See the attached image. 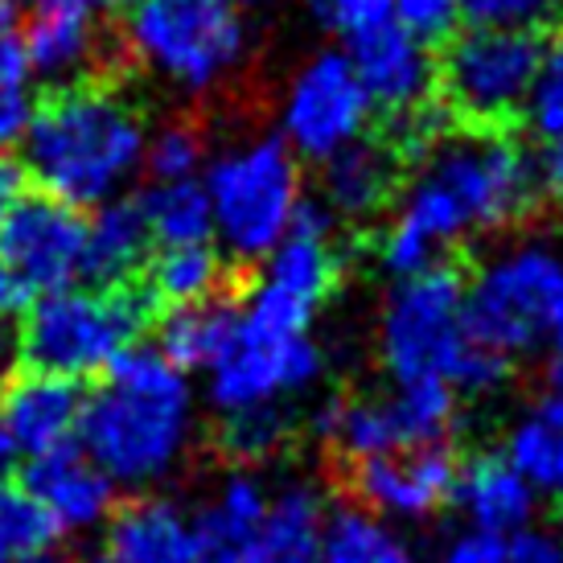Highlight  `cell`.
Wrapping results in <instances>:
<instances>
[{
	"label": "cell",
	"instance_id": "cell-1",
	"mask_svg": "<svg viewBox=\"0 0 563 563\" xmlns=\"http://www.w3.org/2000/svg\"><path fill=\"white\" fill-rule=\"evenodd\" d=\"M539 202V169L501 132L449 136L407 181L378 239V264L399 280L444 267V255L482 231L515 227Z\"/></svg>",
	"mask_w": 563,
	"mask_h": 563
},
{
	"label": "cell",
	"instance_id": "cell-2",
	"mask_svg": "<svg viewBox=\"0 0 563 563\" xmlns=\"http://www.w3.org/2000/svg\"><path fill=\"white\" fill-rule=\"evenodd\" d=\"M194 432L189 378L157 345H128L87 395L75 444L111 485H153L177 470Z\"/></svg>",
	"mask_w": 563,
	"mask_h": 563
},
{
	"label": "cell",
	"instance_id": "cell-3",
	"mask_svg": "<svg viewBox=\"0 0 563 563\" xmlns=\"http://www.w3.org/2000/svg\"><path fill=\"white\" fill-rule=\"evenodd\" d=\"M144 144L148 132L124 95L79 82L58 87V95L37 108L21 141V169L33 177L37 194L54 202L99 210L144 169Z\"/></svg>",
	"mask_w": 563,
	"mask_h": 563
},
{
	"label": "cell",
	"instance_id": "cell-4",
	"mask_svg": "<svg viewBox=\"0 0 563 563\" xmlns=\"http://www.w3.org/2000/svg\"><path fill=\"white\" fill-rule=\"evenodd\" d=\"M378 354L399 383H444L456 395H489L506 387L510 358L473 342L465 325V276L456 267H432L399 280L383 300Z\"/></svg>",
	"mask_w": 563,
	"mask_h": 563
},
{
	"label": "cell",
	"instance_id": "cell-5",
	"mask_svg": "<svg viewBox=\"0 0 563 563\" xmlns=\"http://www.w3.org/2000/svg\"><path fill=\"white\" fill-rule=\"evenodd\" d=\"M157 317L141 284L120 288H63L33 297L25 325L16 333L21 358L30 371L79 383L87 375H108V366L128 345H136L141 329Z\"/></svg>",
	"mask_w": 563,
	"mask_h": 563
},
{
	"label": "cell",
	"instance_id": "cell-6",
	"mask_svg": "<svg viewBox=\"0 0 563 563\" xmlns=\"http://www.w3.org/2000/svg\"><path fill=\"white\" fill-rule=\"evenodd\" d=\"M206 198L214 239L235 260H267L288 235V222L305 198L300 161L280 136H255L227 148L206 169Z\"/></svg>",
	"mask_w": 563,
	"mask_h": 563
},
{
	"label": "cell",
	"instance_id": "cell-7",
	"mask_svg": "<svg viewBox=\"0 0 563 563\" xmlns=\"http://www.w3.org/2000/svg\"><path fill=\"white\" fill-rule=\"evenodd\" d=\"M465 325L473 342L515 362L563 325V255L548 243H515L489 255L465 280Z\"/></svg>",
	"mask_w": 563,
	"mask_h": 563
},
{
	"label": "cell",
	"instance_id": "cell-8",
	"mask_svg": "<svg viewBox=\"0 0 563 563\" xmlns=\"http://www.w3.org/2000/svg\"><path fill=\"white\" fill-rule=\"evenodd\" d=\"M128 42L144 66L186 91H210L247 54L239 0H128Z\"/></svg>",
	"mask_w": 563,
	"mask_h": 563
},
{
	"label": "cell",
	"instance_id": "cell-9",
	"mask_svg": "<svg viewBox=\"0 0 563 563\" xmlns=\"http://www.w3.org/2000/svg\"><path fill=\"white\" fill-rule=\"evenodd\" d=\"M309 428L350 465L387 453L437 449L456 432V391L444 383H399L383 399L329 395L317 404Z\"/></svg>",
	"mask_w": 563,
	"mask_h": 563
},
{
	"label": "cell",
	"instance_id": "cell-10",
	"mask_svg": "<svg viewBox=\"0 0 563 563\" xmlns=\"http://www.w3.org/2000/svg\"><path fill=\"white\" fill-rule=\"evenodd\" d=\"M539 58H543L539 33L473 30L470 25L465 33H456L437 63L444 111L482 132H494L498 124L522 115Z\"/></svg>",
	"mask_w": 563,
	"mask_h": 563
},
{
	"label": "cell",
	"instance_id": "cell-11",
	"mask_svg": "<svg viewBox=\"0 0 563 563\" xmlns=\"http://www.w3.org/2000/svg\"><path fill=\"white\" fill-rule=\"evenodd\" d=\"M371 111L375 108L362 95V82L345 49H317L284 91L280 141L292 148L297 161L325 165L329 157L362 141Z\"/></svg>",
	"mask_w": 563,
	"mask_h": 563
},
{
	"label": "cell",
	"instance_id": "cell-12",
	"mask_svg": "<svg viewBox=\"0 0 563 563\" xmlns=\"http://www.w3.org/2000/svg\"><path fill=\"white\" fill-rule=\"evenodd\" d=\"M0 260L25 280L33 297L75 288L87 264V219L82 210L25 194L0 222Z\"/></svg>",
	"mask_w": 563,
	"mask_h": 563
},
{
	"label": "cell",
	"instance_id": "cell-13",
	"mask_svg": "<svg viewBox=\"0 0 563 563\" xmlns=\"http://www.w3.org/2000/svg\"><path fill=\"white\" fill-rule=\"evenodd\" d=\"M321 366L325 358L313 345V338L264 342V338L239 333L235 345L210 371V404L219 407L222 416L284 404L288 395L309 391L321 378Z\"/></svg>",
	"mask_w": 563,
	"mask_h": 563
},
{
	"label": "cell",
	"instance_id": "cell-14",
	"mask_svg": "<svg viewBox=\"0 0 563 563\" xmlns=\"http://www.w3.org/2000/svg\"><path fill=\"white\" fill-rule=\"evenodd\" d=\"M456 477H461L456 453L449 444H437V449L387 453L350 465V494L354 506L378 518L420 522L453 501Z\"/></svg>",
	"mask_w": 563,
	"mask_h": 563
},
{
	"label": "cell",
	"instance_id": "cell-15",
	"mask_svg": "<svg viewBox=\"0 0 563 563\" xmlns=\"http://www.w3.org/2000/svg\"><path fill=\"white\" fill-rule=\"evenodd\" d=\"M345 58L354 66L362 95L371 99V108L387 111L391 120L423 108V103H432L437 58H432V49L411 42L395 21L375 33H362L358 42H350Z\"/></svg>",
	"mask_w": 563,
	"mask_h": 563
},
{
	"label": "cell",
	"instance_id": "cell-16",
	"mask_svg": "<svg viewBox=\"0 0 563 563\" xmlns=\"http://www.w3.org/2000/svg\"><path fill=\"white\" fill-rule=\"evenodd\" d=\"M37 510L54 522V531H87L99 527L115 506V485L108 473H99L82 456L79 444L58 449L49 456H33V465L25 470V485H21Z\"/></svg>",
	"mask_w": 563,
	"mask_h": 563
},
{
	"label": "cell",
	"instance_id": "cell-17",
	"mask_svg": "<svg viewBox=\"0 0 563 563\" xmlns=\"http://www.w3.org/2000/svg\"><path fill=\"white\" fill-rule=\"evenodd\" d=\"M82 404L87 395L79 391V383L54 375H30L13 378L4 387L0 399V416L13 432L16 449L25 456H49L58 449H70L79 437Z\"/></svg>",
	"mask_w": 563,
	"mask_h": 563
},
{
	"label": "cell",
	"instance_id": "cell-18",
	"mask_svg": "<svg viewBox=\"0 0 563 563\" xmlns=\"http://www.w3.org/2000/svg\"><path fill=\"white\" fill-rule=\"evenodd\" d=\"M325 501L309 482L280 485L260 527L219 563H317L321 560Z\"/></svg>",
	"mask_w": 563,
	"mask_h": 563
},
{
	"label": "cell",
	"instance_id": "cell-19",
	"mask_svg": "<svg viewBox=\"0 0 563 563\" xmlns=\"http://www.w3.org/2000/svg\"><path fill=\"white\" fill-rule=\"evenodd\" d=\"M453 501L470 522V531L498 534V539L534 527V510H539V494L518 477L501 453H482L470 465H461Z\"/></svg>",
	"mask_w": 563,
	"mask_h": 563
},
{
	"label": "cell",
	"instance_id": "cell-20",
	"mask_svg": "<svg viewBox=\"0 0 563 563\" xmlns=\"http://www.w3.org/2000/svg\"><path fill=\"white\" fill-rule=\"evenodd\" d=\"M103 563H202L194 518L165 498H136L111 518Z\"/></svg>",
	"mask_w": 563,
	"mask_h": 563
},
{
	"label": "cell",
	"instance_id": "cell-21",
	"mask_svg": "<svg viewBox=\"0 0 563 563\" xmlns=\"http://www.w3.org/2000/svg\"><path fill=\"white\" fill-rule=\"evenodd\" d=\"M395 186H399V161L391 157V148L362 136L358 144L325 161L321 202L333 210V219H375L391 202Z\"/></svg>",
	"mask_w": 563,
	"mask_h": 563
},
{
	"label": "cell",
	"instance_id": "cell-22",
	"mask_svg": "<svg viewBox=\"0 0 563 563\" xmlns=\"http://www.w3.org/2000/svg\"><path fill=\"white\" fill-rule=\"evenodd\" d=\"M21 49H25V63H30L33 79L79 87V79L95 63L91 13L42 0L37 13L30 16V25H25Z\"/></svg>",
	"mask_w": 563,
	"mask_h": 563
},
{
	"label": "cell",
	"instance_id": "cell-23",
	"mask_svg": "<svg viewBox=\"0 0 563 563\" xmlns=\"http://www.w3.org/2000/svg\"><path fill=\"white\" fill-rule=\"evenodd\" d=\"M501 456L539 498H563V399L539 395L506 428Z\"/></svg>",
	"mask_w": 563,
	"mask_h": 563
},
{
	"label": "cell",
	"instance_id": "cell-24",
	"mask_svg": "<svg viewBox=\"0 0 563 563\" xmlns=\"http://www.w3.org/2000/svg\"><path fill=\"white\" fill-rule=\"evenodd\" d=\"M148 222H144L141 202L132 198H115V202L99 206L95 219L87 222V264L82 276L103 288H120L132 284V276L148 264Z\"/></svg>",
	"mask_w": 563,
	"mask_h": 563
},
{
	"label": "cell",
	"instance_id": "cell-25",
	"mask_svg": "<svg viewBox=\"0 0 563 563\" xmlns=\"http://www.w3.org/2000/svg\"><path fill=\"white\" fill-rule=\"evenodd\" d=\"M239 338V305L227 297L202 300V305H186V309H169L161 317L157 350L165 358L189 375V371H214V362L235 345Z\"/></svg>",
	"mask_w": 563,
	"mask_h": 563
},
{
	"label": "cell",
	"instance_id": "cell-26",
	"mask_svg": "<svg viewBox=\"0 0 563 563\" xmlns=\"http://www.w3.org/2000/svg\"><path fill=\"white\" fill-rule=\"evenodd\" d=\"M267 501H272V489H267V482L260 473H251V470L231 473V477L219 485L214 501L194 518L198 543H202V563L227 560V555L260 527V518L267 515Z\"/></svg>",
	"mask_w": 563,
	"mask_h": 563
},
{
	"label": "cell",
	"instance_id": "cell-27",
	"mask_svg": "<svg viewBox=\"0 0 563 563\" xmlns=\"http://www.w3.org/2000/svg\"><path fill=\"white\" fill-rule=\"evenodd\" d=\"M222 280H227L222 255L210 243H202V247L157 251L144 264L141 288L157 309H186V305L222 297Z\"/></svg>",
	"mask_w": 563,
	"mask_h": 563
},
{
	"label": "cell",
	"instance_id": "cell-28",
	"mask_svg": "<svg viewBox=\"0 0 563 563\" xmlns=\"http://www.w3.org/2000/svg\"><path fill=\"white\" fill-rule=\"evenodd\" d=\"M317 563H416V551L387 518L345 501L325 510Z\"/></svg>",
	"mask_w": 563,
	"mask_h": 563
},
{
	"label": "cell",
	"instance_id": "cell-29",
	"mask_svg": "<svg viewBox=\"0 0 563 563\" xmlns=\"http://www.w3.org/2000/svg\"><path fill=\"white\" fill-rule=\"evenodd\" d=\"M338 272H342V255L333 247V239L284 235L280 247L264 260V276L260 280L321 309L329 292H333V284H338Z\"/></svg>",
	"mask_w": 563,
	"mask_h": 563
},
{
	"label": "cell",
	"instance_id": "cell-30",
	"mask_svg": "<svg viewBox=\"0 0 563 563\" xmlns=\"http://www.w3.org/2000/svg\"><path fill=\"white\" fill-rule=\"evenodd\" d=\"M148 222L153 247H202L214 239V219H210V198H206L202 181H169V186H153L148 194L136 198Z\"/></svg>",
	"mask_w": 563,
	"mask_h": 563
},
{
	"label": "cell",
	"instance_id": "cell-31",
	"mask_svg": "<svg viewBox=\"0 0 563 563\" xmlns=\"http://www.w3.org/2000/svg\"><path fill=\"white\" fill-rule=\"evenodd\" d=\"M33 115H37V95L25 49L16 37H0V157L25 141Z\"/></svg>",
	"mask_w": 563,
	"mask_h": 563
},
{
	"label": "cell",
	"instance_id": "cell-32",
	"mask_svg": "<svg viewBox=\"0 0 563 563\" xmlns=\"http://www.w3.org/2000/svg\"><path fill=\"white\" fill-rule=\"evenodd\" d=\"M292 437V411L284 404L255 407V411H239V416H222L219 444L227 456L235 461H264V456L280 453Z\"/></svg>",
	"mask_w": 563,
	"mask_h": 563
},
{
	"label": "cell",
	"instance_id": "cell-33",
	"mask_svg": "<svg viewBox=\"0 0 563 563\" xmlns=\"http://www.w3.org/2000/svg\"><path fill=\"white\" fill-rule=\"evenodd\" d=\"M54 522H49L37 501L21 489V485L0 482V563H13L21 555L54 548Z\"/></svg>",
	"mask_w": 563,
	"mask_h": 563
},
{
	"label": "cell",
	"instance_id": "cell-34",
	"mask_svg": "<svg viewBox=\"0 0 563 563\" xmlns=\"http://www.w3.org/2000/svg\"><path fill=\"white\" fill-rule=\"evenodd\" d=\"M522 124L543 144L563 141V30L543 46L531 95L522 103Z\"/></svg>",
	"mask_w": 563,
	"mask_h": 563
},
{
	"label": "cell",
	"instance_id": "cell-35",
	"mask_svg": "<svg viewBox=\"0 0 563 563\" xmlns=\"http://www.w3.org/2000/svg\"><path fill=\"white\" fill-rule=\"evenodd\" d=\"M206 161V141L198 128L169 124L144 144V169L153 173V186L169 181H198V169Z\"/></svg>",
	"mask_w": 563,
	"mask_h": 563
},
{
	"label": "cell",
	"instance_id": "cell-36",
	"mask_svg": "<svg viewBox=\"0 0 563 563\" xmlns=\"http://www.w3.org/2000/svg\"><path fill=\"white\" fill-rule=\"evenodd\" d=\"M560 13V0H461V16L473 30L539 33Z\"/></svg>",
	"mask_w": 563,
	"mask_h": 563
},
{
	"label": "cell",
	"instance_id": "cell-37",
	"mask_svg": "<svg viewBox=\"0 0 563 563\" xmlns=\"http://www.w3.org/2000/svg\"><path fill=\"white\" fill-rule=\"evenodd\" d=\"M305 9L317 25L333 37L358 42L362 33H375L391 25L395 0H305Z\"/></svg>",
	"mask_w": 563,
	"mask_h": 563
},
{
	"label": "cell",
	"instance_id": "cell-38",
	"mask_svg": "<svg viewBox=\"0 0 563 563\" xmlns=\"http://www.w3.org/2000/svg\"><path fill=\"white\" fill-rule=\"evenodd\" d=\"M391 21L423 49L449 46L461 33V0H395Z\"/></svg>",
	"mask_w": 563,
	"mask_h": 563
},
{
	"label": "cell",
	"instance_id": "cell-39",
	"mask_svg": "<svg viewBox=\"0 0 563 563\" xmlns=\"http://www.w3.org/2000/svg\"><path fill=\"white\" fill-rule=\"evenodd\" d=\"M444 124H449V111L440 108V103H423V108L407 111V115H395V120H391V141H387L391 157L423 165V161L437 153L440 144L449 141Z\"/></svg>",
	"mask_w": 563,
	"mask_h": 563
},
{
	"label": "cell",
	"instance_id": "cell-40",
	"mask_svg": "<svg viewBox=\"0 0 563 563\" xmlns=\"http://www.w3.org/2000/svg\"><path fill=\"white\" fill-rule=\"evenodd\" d=\"M437 563H510V551H506V539H498V534L461 531L440 548Z\"/></svg>",
	"mask_w": 563,
	"mask_h": 563
},
{
	"label": "cell",
	"instance_id": "cell-41",
	"mask_svg": "<svg viewBox=\"0 0 563 563\" xmlns=\"http://www.w3.org/2000/svg\"><path fill=\"white\" fill-rule=\"evenodd\" d=\"M510 563H563V534L548 527H527L506 539Z\"/></svg>",
	"mask_w": 563,
	"mask_h": 563
},
{
	"label": "cell",
	"instance_id": "cell-42",
	"mask_svg": "<svg viewBox=\"0 0 563 563\" xmlns=\"http://www.w3.org/2000/svg\"><path fill=\"white\" fill-rule=\"evenodd\" d=\"M30 305H33V292L25 288V280H21L13 267L0 260V321L9 325V317L25 313Z\"/></svg>",
	"mask_w": 563,
	"mask_h": 563
},
{
	"label": "cell",
	"instance_id": "cell-43",
	"mask_svg": "<svg viewBox=\"0 0 563 563\" xmlns=\"http://www.w3.org/2000/svg\"><path fill=\"white\" fill-rule=\"evenodd\" d=\"M21 198H25V169H21V161L0 157V222L9 219V210Z\"/></svg>",
	"mask_w": 563,
	"mask_h": 563
},
{
	"label": "cell",
	"instance_id": "cell-44",
	"mask_svg": "<svg viewBox=\"0 0 563 563\" xmlns=\"http://www.w3.org/2000/svg\"><path fill=\"white\" fill-rule=\"evenodd\" d=\"M539 186L548 189L551 198H560L563 202V141L543 148V161H539Z\"/></svg>",
	"mask_w": 563,
	"mask_h": 563
},
{
	"label": "cell",
	"instance_id": "cell-45",
	"mask_svg": "<svg viewBox=\"0 0 563 563\" xmlns=\"http://www.w3.org/2000/svg\"><path fill=\"white\" fill-rule=\"evenodd\" d=\"M548 387L551 395L563 399V325L555 329V338L548 342Z\"/></svg>",
	"mask_w": 563,
	"mask_h": 563
},
{
	"label": "cell",
	"instance_id": "cell-46",
	"mask_svg": "<svg viewBox=\"0 0 563 563\" xmlns=\"http://www.w3.org/2000/svg\"><path fill=\"white\" fill-rule=\"evenodd\" d=\"M16 358H21V345H16L13 325H4V321H0V383H9Z\"/></svg>",
	"mask_w": 563,
	"mask_h": 563
},
{
	"label": "cell",
	"instance_id": "cell-47",
	"mask_svg": "<svg viewBox=\"0 0 563 563\" xmlns=\"http://www.w3.org/2000/svg\"><path fill=\"white\" fill-rule=\"evenodd\" d=\"M16 456H21V449H16L13 432H9V423H4V416H0V482H4V473L16 465Z\"/></svg>",
	"mask_w": 563,
	"mask_h": 563
},
{
	"label": "cell",
	"instance_id": "cell-48",
	"mask_svg": "<svg viewBox=\"0 0 563 563\" xmlns=\"http://www.w3.org/2000/svg\"><path fill=\"white\" fill-rule=\"evenodd\" d=\"M16 30V0H0V37H13Z\"/></svg>",
	"mask_w": 563,
	"mask_h": 563
},
{
	"label": "cell",
	"instance_id": "cell-49",
	"mask_svg": "<svg viewBox=\"0 0 563 563\" xmlns=\"http://www.w3.org/2000/svg\"><path fill=\"white\" fill-rule=\"evenodd\" d=\"M13 563H70V560H66L63 551L46 548V551H33V555H21V560H13Z\"/></svg>",
	"mask_w": 563,
	"mask_h": 563
},
{
	"label": "cell",
	"instance_id": "cell-50",
	"mask_svg": "<svg viewBox=\"0 0 563 563\" xmlns=\"http://www.w3.org/2000/svg\"><path fill=\"white\" fill-rule=\"evenodd\" d=\"M49 4H66V9H79V13H95V9H103L111 0H49Z\"/></svg>",
	"mask_w": 563,
	"mask_h": 563
},
{
	"label": "cell",
	"instance_id": "cell-51",
	"mask_svg": "<svg viewBox=\"0 0 563 563\" xmlns=\"http://www.w3.org/2000/svg\"><path fill=\"white\" fill-rule=\"evenodd\" d=\"M560 522H563V518H560ZM560 534H563V527H560Z\"/></svg>",
	"mask_w": 563,
	"mask_h": 563
}]
</instances>
